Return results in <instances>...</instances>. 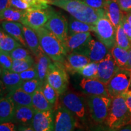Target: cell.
<instances>
[{
  "instance_id": "44",
  "label": "cell",
  "mask_w": 131,
  "mask_h": 131,
  "mask_svg": "<svg viewBox=\"0 0 131 131\" xmlns=\"http://www.w3.org/2000/svg\"><path fill=\"white\" fill-rule=\"evenodd\" d=\"M122 25L124 32L126 33V34L127 35V37H129V38L130 39L131 41V25L127 22L126 18V16L124 15L122 21Z\"/></svg>"
},
{
  "instance_id": "39",
  "label": "cell",
  "mask_w": 131,
  "mask_h": 131,
  "mask_svg": "<svg viewBox=\"0 0 131 131\" xmlns=\"http://www.w3.org/2000/svg\"><path fill=\"white\" fill-rule=\"evenodd\" d=\"M28 3L32 8H41V9H47L49 8L48 0H24Z\"/></svg>"
},
{
  "instance_id": "51",
  "label": "cell",
  "mask_w": 131,
  "mask_h": 131,
  "mask_svg": "<svg viewBox=\"0 0 131 131\" xmlns=\"http://www.w3.org/2000/svg\"><path fill=\"white\" fill-rule=\"evenodd\" d=\"M126 18L127 22L131 25V12L127 13L126 15H125Z\"/></svg>"
},
{
  "instance_id": "18",
  "label": "cell",
  "mask_w": 131,
  "mask_h": 131,
  "mask_svg": "<svg viewBox=\"0 0 131 131\" xmlns=\"http://www.w3.org/2000/svg\"><path fill=\"white\" fill-rule=\"evenodd\" d=\"M23 34L27 48L35 58L45 53L41 47L38 37L35 30L23 25Z\"/></svg>"
},
{
  "instance_id": "45",
  "label": "cell",
  "mask_w": 131,
  "mask_h": 131,
  "mask_svg": "<svg viewBox=\"0 0 131 131\" xmlns=\"http://www.w3.org/2000/svg\"><path fill=\"white\" fill-rule=\"evenodd\" d=\"M91 131H116V129L110 128L105 124L103 125L102 124H99L92 129Z\"/></svg>"
},
{
  "instance_id": "4",
  "label": "cell",
  "mask_w": 131,
  "mask_h": 131,
  "mask_svg": "<svg viewBox=\"0 0 131 131\" xmlns=\"http://www.w3.org/2000/svg\"><path fill=\"white\" fill-rule=\"evenodd\" d=\"M86 102L92 120L98 124L104 123L110 110L112 98L104 95H88Z\"/></svg>"
},
{
  "instance_id": "36",
  "label": "cell",
  "mask_w": 131,
  "mask_h": 131,
  "mask_svg": "<svg viewBox=\"0 0 131 131\" xmlns=\"http://www.w3.org/2000/svg\"><path fill=\"white\" fill-rule=\"evenodd\" d=\"M35 63V61H27V60H14L10 70L16 73H20L22 72L25 71V70L31 68Z\"/></svg>"
},
{
  "instance_id": "1",
  "label": "cell",
  "mask_w": 131,
  "mask_h": 131,
  "mask_svg": "<svg viewBox=\"0 0 131 131\" xmlns=\"http://www.w3.org/2000/svg\"><path fill=\"white\" fill-rule=\"evenodd\" d=\"M49 4L64 10L78 20L92 25H95L105 14L104 9H93L82 0H50Z\"/></svg>"
},
{
  "instance_id": "29",
  "label": "cell",
  "mask_w": 131,
  "mask_h": 131,
  "mask_svg": "<svg viewBox=\"0 0 131 131\" xmlns=\"http://www.w3.org/2000/svg\"><path fill=\"white\" fill-rule=\"evenodd\" d=\"M26 10H19L13 7H9L0 12L1 21H14V22L22 23L23 20Z\"/></svg>"
},
{
  "instance_id": "13",
  "label": "cell",
  "mask_w": 131,
  "mask_h": 131,
  "mask_svg": "<svg viewBox=\"0 0 131 131\" xmlns=\"http://www.w3.org/2000/svg\"><path fill=\"white\" fill-rule=\"evenodd\" d=\"M120 68L118 66L110 52L98 64L97 79L107 84Z\"/></svg>"
},
{
  "instance_id": "17",
  "label": "cell",
  "mask_w": 131,
  "mask_h": 131,
  "mask_svg": "<svg viewBox=\"0 0 131 131\" xmlns=\"http://www.w3.org/2000/svg\"><path fill=\"white\" fill-rule=\"evenodd\" d=\"M90 62H91V60L86 55L78 52H72L68 54L64 65L66 70L70 72L77 73L78 70Z\"/></svg>"
},
{
  "instance_id": "30",
  "label": "cell",
  "mask_w": 131,
  "mask_h": 131,
  "mask_svg": "<svg viewBox=\"0 0 131 131\" xmlns=\"http://www.w3.org/2000/svg\"><path fill=\"white\" fill-rule=\"evenodd\" d=\"M110 51L118 66L120 68L125 69L128 62L129 50L115 45Z\"/></svg>"
},
{
  "instance_id": "27",
  "label": "cell",
  "mask_w": 131,
  "mask_h": 131,
  "mask_svg": "<svg viewBox=\"0 0 131 131\" xmlns=\"http://www.w3.org/2000/svg\"><path fill=\"white\" fill-rule=\"evenodd\" d=\"M69 35L78 33L94 32L95 25L78 20L71 16L68 21Z\"/></svg>"
},
{
  "instance_id": "22",
  "label": "cell",
  "mask_w": 131,
  "mask_h": 131,
  "mask_svg": "<svg viewBox=\"0 0 131 131\" xmlns=\"http://www.w3.org/2000/svg\"><path fill=\"white\" fill-rule=\"evenodd\" d=\"M36 110L32 106H15L14 120L19 125L32 126V123Z\"/></svg>"
},
{
  "instance_id": "43",
  "label": "cell",
  "mask_w": 131,
  "mask_h": 131,
  "mask_svg": "<svg viewBox=\"0 0 131 131\" xmlns=\"http://www.w3.org/2000/svg\"><path fill=\"white\" fill-rule=\"evenodd\" d=\"M123 12H131V0H117Z\"/></svg>"
},
{
  "instance_id": "24",
  "label": "cell",
  "mask_w": 131,
  "mask_h": 131,
  "mask_svg": "<svg viewBox=\"0 0 131 131\" xmlns=\"http://www.w3.org/2000/svg\"><path fill=\"white\" fill-rule=\"evenodd\" d=\"M6 97L9 98L15 106H32V95L26 92L21 88L9 92Z\"/></svg>"
},
{
  "instance_id": "11",
  "label": "cell",
  "mask_w": 131,
  "mask_h": 131,
  "mask_svg": "<svg viewBox=\"0 0 131 131\" xmlns=\"http://www.w3.org/2000/svg\"><path fill=\"white\" fill-rule=\"evenodd\" d=\"M44 27L54 34L63 43L69 35L68 20L63 15L53 9L49 20Z\"/></svg>"
},
{
  "instance_id": "41",
  "label": "cell",
  "mask_w": 131,
  "mask_h": 131,
  "mask_svg": "<svg viewBox=\"0 0 131 131\" xmlns=\"http://www.w3.org/2000/svg\"><path fill=\"white\" fill-rule=\"evenodd\" d=\"M90 6L95 9H104L106 0H82Z\"/></svg>"
},
{
  "instance_id": "26",
  "label": "cell",
  "mask_w": 131,
  "mask_h": 131,
  "mask_svg": "<svg viewBox=\"0 0 131 131\" xmlns=\"http://www.w3.org/2000/svg\"><path fill=\"white\" fill-rule=\"evenodd\" d=\"M32 107L37 111H46L53 109L55 106L49 102L42 93L41 88L32 95Z\"/></svg>"
},
{
  "instance_id": "8",
  "label": "cell",
  "mask_w": 131,
  "mask_h": 131,
  "mask_svg": "<svg viewBox=\"0 0 131 131\" xmlns=\"http://www.w3.org/2000/svg\"><path fill=\"white\" fill-rule=\"evenodd\" d=\"M66 70L64 64L53 61L47 76V82L60 95L67 91L69 86V77Z\"/></svg>"
},
{
  "instance_id": "10",
  "label": "cell",
  "mask_w": 131,
  "mask_h": 131,
  "mask_svg": "<svg viewBox=\"0 0 131 131\" xmlns=\"http://www.w3.org/2000/svg\"><path fill=\"white\" fill-rule=\"evenodd\" d=\"M55 111L54 131H73L79 126V121L68 109L59 104Z\"/></svg>"
},
{
  "instance_id": "12",
  "label": "cell",
  "mask_w": 131,
  "mask_h": 131,
  "mask_svg": "<svg viewBox=\"0 0 131 131\" xmlns=\"http://www.w3.org/2000/svg\"><path fill=\"white\" fill-rule=\"evenodd\" d=\"M76 52L86 55L91 61L99 63L110 52V50L102 42L95 40L92 36L86 45Z\"/></svg>"
},
{
  "instance_id": "20",
  "label": "cell",
  "mask_w": 131,
  "mask_h": 131,
  "mask_svg": "<svg viewBox=\"0 0 131 131\" xmlns=\"http://www.w3.org/2000/svg\"><path fill=\"white\" fill-rule=\"evenodd\" d=\"M1 28L24 47H27L23 34V24L14 21H1Z\"/></svg>"
},
{
  "instance_id": "53",
  "label": "cell",
  "mask_w": 131,
  "mask_h": 131,
  "mask_svg": "<svg viewBox=\"0 0 131 131\" xmlns=\"http://www.w3.org/2000/svg\"><path fill=\"white\" fill-rule=\"evenodd\" d=\"M127 93H128L129 94L131 95V83H130V88H129V91H128V92H127Z\"/></svg>"
},
{
  "instance_id": "23",
  "label": "cell",
  "mask_w": 131,
  "mask_h": 131,
  "mask_svg": "<svg viewBox=\"0 0 131 131\" xmlns=\"http://www.w3.org/2000/svg\"><path fill=\"white\" fill-rule=\"evenodd\" d=\"M15 105L8 97H3L0 100V122H12L14 119Z\"/></svg>"
},
{
  "instance_id": "14",
  "label": "cell",
  "mask_w": 131,
  "mask_h": 131,
  "mask_svg": "<svg viewBox=\"0 0 131 131\" xmlns=\"http://www.w3.org/2000/svg\"><path fill=\"white\" fill-rule=\"evenodd\" d=\"M55 111H36L32 127L35 131H54Z\"/></svg>"
},
{
  "instance_id": "38",
  "label": "cell",
  "mask_w": 131,
  "mask_h": 131,
  "mask_svg": "<svg viewBox=\"0 0 131 131\" xmlns=\"http://www.w3.org/2000/svg\"><path fill=\"white\" fill-rule=\"evenodd\" d=\"M13 61L14 60L10 57L9 53L4 51H0L1 69L10 70L13 64Z\"/></svg>"
},
{
  "instance_id": "32",
  "label": "cell",
  "mask_w": 131,
  "mask_h": 131,
  "mask_svg": "<svg viewBox=\"0 0 131 131\" xmlns=\"http://www.w3.org/2000/svg\"><path fill=\"white\" fill-rule=\"evenodd\" d=\"M41 89L42 93L45 95V97L49 101V102L54 106H56V104L58 103V100L60 94L52 86L46 81L42 85Z\"/></svg>"
},
{
  "instance_id": "16",
  "label": "cell",
  "mask_w": 131,
  "mask_h": 131,
  "mask_svg": "<svg viewBox=\"0 0 131 131\" xmlns=\"http://www.w3.org/2000/svg\"><path fill=\"white\" fill-rule=\"evenodd\" d=\"M91 37V32L71 34L68 36L63 44L68 54L76 52L83 48Z\"/></svg>"
},
{
  "instance_id": "46",
  "label": "cell",
  "mask_w": 131,
  "mask_h": 131,
  "mask_svg": "<svg viewBox=\"0 0 131 131\" xmlns=\"http://www.w3.org/2000/svg\"><path fill=\"white\" fill-rule=\"evenodd\" d=\"M10 7V0H0V12Z\"/></svg>"
},
{
  "instance_id": "37",
  "label": "cell",
  "mask_w": 131,
  "mask_h": 131,
  "mask_svg": "<svg viewBox=\"0 0 131 131\" xmlns=\"http://www.w3.org/2000/svg\"><path fill=\"white\" fill-rule=\"evenodd\" d=\"M19 75L21 80L23 81L38 78V73L36 63L31 68L19 73Z\"/></svg>"
},
{
  "instance_id": "25",
  "label": "cell",
  "mask_w": 131,
  "mask_h": 131,
  "mask_svg": "<svg viewBox=\"0 0 131 131\" xmlns=\"http://www.w3.org/2000/svg\"><path fill=\"white\" fill-rule=\"evenodd\" d=\"M37 59V68L38 73V78L43 84L46 81L47 74H48L50 67L52 64L53 61L46 54L43 53Z\"/></svg>"
},
{
  "instance_id": "40",
  "label": "cell",
  "mask_w": 131,
  "mask_h": 131,
  "mask_svg": "<svg viewBox=\"0 0 131 131\" xmlns=\"http://www.w3.org/2000/svg\"><path fill=\"white\" fill-rule=\"evenodd\" d=\"M10 7H13L19 10H27L32 8L24 0H10Z\"/></svg>"
},
{
  "instance_id": "3",
  "label": "cell",
  "mask_w": 131,
  "mask_h": 131,
  "mask_svg": "<svg viewBox=\"0 0 131 131\" xmlns=\"http://www.w3.org/2000/svg\"><path fill=\"white\" fill-rule=\"evenodd\" d=\"M104 124L113 129L131 124V114L123 95L112 98L110 110Z\"/></svg>"
},
{
  "instance_id": "47",
  "label": "cell",
  "mask_w": 131,
  "mask_h": 131,
  "mask_svg": "<svg viewBox=\"0 0 131 131\" xmlns=\"http://www.w3.org/2000/svg\"><path fill=\"white\" fill-rule=\"evenodd\" d=\"M124 97L125 98L126 101L127 105L128 106V108L130 111L131 114V95L129 94L128 93H126L125 94L123 95Z\"/></svg>"
},
{
  "instance_id": "48",
  "label": "cell",
  "mask_w": 131,
  "mask_h": 131,
  "mask_svg": "<svg viewBox=\"0 0 131 131\" xmlns=\"http://www.w3.org/2000/svg\"><path fill=\"white\" fill-rule=\"evenodd\" d=\"M18 131H35L32 126H28L18 125Z\"/></svg>"
},
{
  "instance_id": "34",
  "label": "cell",
  "mask_w": 131,
  "mask_h": 131,
  "mask_svg": "<svg viewBox=\"0 0 131 131\" xmlns=\"http://www.w3.org/2000/svg\"><path fill=\"white\" fill-rule=\"evenodd\" d=\"M26 48V47L23 46L17 47L14 49L13 51L10 52V55L13 60H27V61H35L34 57L31 55L30 52Z\"/></svg>"
},
{
  "instance_id": "50",
  "label": "cell",
  "mask_w": 131,
  "mask_h": 131,
  "mask_svg": "<svg viewBox=\"0 0 131 131\" xmlns=\"http://www.w3.org/2000/svg\"><path fill=\"white\" fill-rule=\"evenodd\" d=\"M116 131H131V124H129L119 129H116Z\"/></svg>"
},
{
  "instance_id": "54",
  "label": "cell",
  "mask_w": 131,
  "mask_h": 131,
  "mask_svg": "<svg viewBox=\"0 0 131 131\" xmlns=\"http://www.w3.org/2000/svg\"><path fill=\"white\" fill-rule=\"evenodd\" d=\"M48 1H50V0H48Z\"/></svg>"
},
{
  "instance_id": "15",
  "label": "cell",
  "mask_w": 131,
  "mask_h": 131,
  "mask_svg": "<svg viewBox=\"0 0 131 131\" xmlns=\"http://www.w3.org/2000/svg\"><path fill=\"white\" fill-rule=\"evenodd\" d=\"M79 86L85 94L88 95H104L110 96L107 85L97 78L83 77L80 81Z\"/></svg>"
},
{
  "instance_id": "9",
  "label": "cell",
  "mask_w": 131,
  "mask_h": 131,
  "mask_svg": "<svg viewBox=\"0 0 131 131\" xmlns=\"http://www.w3.org/2000/svg\"><path fill=\"white\" fill-rule=\"evenodd\" d=\"M52 10L50 7L47 9H29L26 10L21 23L34 30L44 27L51 15Z\"/></svg>"
},
{
  "instance_id": "6",
  "label": "cell",
  "mask_w": 131,
  "mask_h": 131,
  "mask_svg": "<svg viewBox=\"0 0 131 131\" xmlns=\"http://www.w3.org/2000/svg\"><path fill=\"white\" fill-rule=\"evenodd\" d=\"M131 83V71L120 68L107 83V89L112 98L123 96L129 91Z\"/></svg>"
},
{
  "instance_id": "21",
  "label": "cell",
  "mask_w": 131,
  "mask_h": 131,
  "mask_svg": "<svg viewBox=\"0 0 131 131\" xmlns=\"http://www.w3.org/2000/svg\"><path fill=\"white\" fill-rule=\"evenodd\" d=\"M1 83L8 92L21 88L23 82L19 73L4 69H1Z\"/></svg>"
},
{
  "instance_id": "31",
  "label": "cell",
  "mask_w": 131,
  "mask_h": 131,
  "mask_svg": "<svg viewBox=\"0 0 131 131\" xmlns=\"http://www.w3.org/2000/svg\"><path fill=\"white\" fill-rule=\"evenodd\" d=\"M116 45L127 50L131 47V41L124 32L122 23L116 29Z\"/></svg>"
},
{
  "instance_id": "7",
  "label": "cell",
  "mask_w": 131,
  "mask_h": 131,
  "mask_svg": "<svg viewBox=\"0 0 131 131\" xmlns=\"http://www.w3.org/2000/svg\"><path fill=\"white\" fill-rule=\"evenodd\" d=\"M94 33L98 40L109 50L116 45V28L108 18L106 13L95 24Z\"/></svg>"
},
{
  "instance_id": "19",
  "label": "cell",
  "mask_w": 131,
  "mask_h": 131,
  "mask_svg": "<svg viewBox=\"0 0 131 131\" xmlns=\"http://www.w3.org/2000/svg\"><path fill=\"white\" fill-rule=\"evenodd\" d=\"M104 10L108 18L117 29L124 16L117 0H106Z\"/></svg>"
},
{
  "instance_id": "35",
  "label": "cell",
  "mask_w": 131,
  "mask_h": 131,
  "mask_svg": "<svg viewBox=\"0 0 131 131\" xmlns=\"http://www.w3.org/2000/svg\"><path fill=\"white\" fill-rule=\"evenodd\" d=\"M42 83L38 78L23 81L21 88L26 92L32 95L36 91L42 87Z\"/></svg>"
},
{
  "instance_id": "49",
  "label": "cell",
  "mask_w": 131,
  "mask_h": 131,
  "mask_svg": "<svg viewBox=\"0 0 131 131\" xmlns=\"http://www.w3.org/2000/svg\"><path fill=\"white\" fill-rule=\"evenodd\" d=\"M126 69L130 70L131 71V47L129 49V59H128V62H127V66L126 67Z\"/></svg>"
},
{
  "instance_id": "52",
  "label": "cell",
  "mask_w": 131,
  "mask_h": 131,
  "mask_svg": "<svg viewBox=\"0 0 131 131\" xmlns=\"http://www.w3.org/2000/svg\"><path fill=\"white\" fill-rule=\"evenodd\" d=\"M73 131H84V130L82 128H81L79 126H77L74 129H73Z\"/></svg>"
},
{
  "instance_id": "2",
  "label": "cell",
  "mask_w": 131,
  "mask_h": 131,
  "mask_svg": "<svg viewBox=\"0 0 131 131\" xmlns=\"http://www.w3.org/2000/svg\"><path fill=\"white\" fill-rule=\"evenodd\" d=\"M35 30L45 53L50 57L53 62L64 64L68 52L66 50L63 42L45 27Z\"/></svg>"
},
{
  "instance_id": "33",
  "label": "cell",
  "mask_w": 131,
  "mask_h": 131,
  "mask_svg": "<svg viewBox=\"0 0 131 131\" xmlns=\"http://www.w3.org/2000/svg\"><path fill=\"white\" fill-rule=\"evenodd\" d=\"M98 64L96 62H90L84 68L77 72L83 77L87 78H97Z\"/></svg>"
},
{
  "instance_id": "42",
  "label": "cell",
  "mask_w": 131,
  "mask_h": 131,
  "mask_svg": "<svg viewBox=\"0 0 131 131\" xmlns=\"http://www.w3.org/2000/svg\"><path fill=\"white\" fill-rule=\"evenodd\" d=\"M0 131H18V128L12 122L1 123Z\"/></svg>"
},
{
  "instance_id": "28",
  "label": "cell",
  "mask_w": 131,
  "mask_h": 131,
  "mask_svg": "<svg viewBox=\"0 0 131 131\" xmlns=\"http://www.w3.org/2000/svg\"><path fill=\"white\" fill-rule=\"evenodd\" d=\"M23 46L21 43L7 34L2 28L0 31V51L10 53L18 47ZM24 47V46H23Z\"/></svg>"
},
{
  "instance_id": "5",
  "label": "cell",
  "mask_w": 131,
  "mask_h": 131,
  "mask_svg": "<svg viewBox=\"0 0 131 131\" xmlns=\"http://www.w3.org/2000/svg\"><path fill=\"white\" fill-rule=\"evenodd\" d=\"M60 96L62 105L72 113L79 122H86L89 111L84 96L72 91H66Z\"/></svg>"
}]
</instances>
